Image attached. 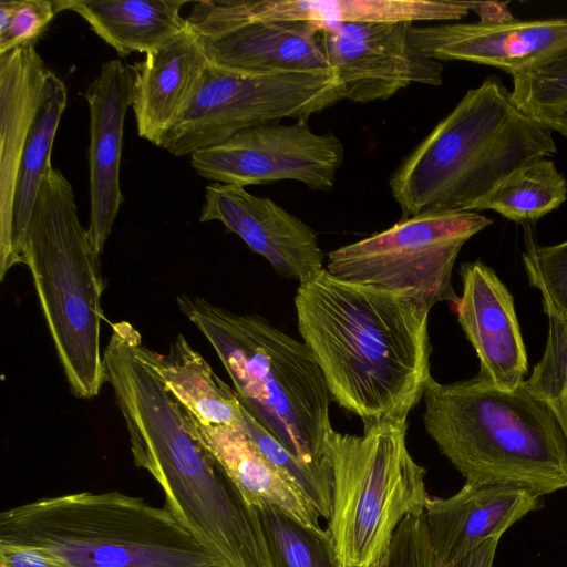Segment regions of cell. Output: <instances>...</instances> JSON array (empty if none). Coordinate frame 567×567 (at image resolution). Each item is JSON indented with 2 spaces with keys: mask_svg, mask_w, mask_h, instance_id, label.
<instances>
[{
  "mask_svg": "<svg viewBox=\"0 0 567 567\" xmlns=\"http://www.w3.org/2000/svg\"><path fill=\"white\" fill-rule=\"evenodd\" d=\"M523 260L526 274L540 281L555 308L567 320V240L540 246L526 226Z\"/></svg>",
  "mask_w": 567,
  "mask_h": 567,
  "instance_id": "obj_31",
  "label": "cell"
},
{
  "mask_svg": "<svg viewBox=\"0 0 567 567\" xmlns=\"http://www.w3.org/2000/svg\"><path fill=\"white\" fill-rule=\"evenodd\" d=\"M134 353L196 420L244 430L243 405L235 390L215 373L184 334H177L167 354L146 348L140 334Z\"/></svg>",
  "mask_w": 567,
  "mask_h": 567,
  "instance_id": "obj_23",
  "label": "cell"
},
{
  "mask_svg": "<svg viewBox=\"0 0 567 567\" xmlns=\"http://www.w3.org/2000/svg\"><path fill=\"white\" fill-rule=\"evenodd\" d=\"M424 425L466 484H503L538 496L567 488V441L546 403L523 382L501 390L475 377L431 378Z\"/></svg>",
  "mask_w": 567,
  "mask_h": 567,
  "instance_id": "obj_4",
  "label": "cell"
},
{
  "mask_svg": "<svg viewBox=\"0 0 567 567\" xmlns=\"http://www.w3.org/2000/svg\"><path fill=\"white\" fill-rule=\"evenodd\" d=\"M413 24L361 22L323 28L326 53L343 99L368 103L386 100L414 83L442 84L443 64L412 45Z\"/></svg>",
  "mask_w": 567,
  "mask_h": 567,
  "instance_id": "obj_12",
  "label": "cell"
},
{
  "mask_svg": "<svg viewBox=\"0 0 567 567\" xmlns=\"http://www.w3.org/2000/svg\"><path fill=\"white\" fill-rule=\"evenodd\" d=\"M244 432L257 447L279 468L286 472L312 502L327 522L332 509V470L329 461L311 464L289 452L264 429L243 406Z\"/></svg>",
  "mask_w": 567,
  "mask_h": 567,
  "instance_id": "obj_29",
  "label": "cell"
},
{
  "mask_svg": "<svg viewBox=\"0 0 567 567\" xmlns=\"http://www.w3.org/2000/svg\"><path fill=\"white\" fill-rule=\"evenodd\" d=\"M208 60L187 28L147 52L133 68V102L138 136L162 147L188 105Z\"/></svg>",
  "mask_w": 567,
  "mask_h": 567,
  "instance_id": "obj_21",
  "label": "cell"
},
{
  "mask_svg": "<svg viewBox=\"0 0 567 567\" xmlns=\"http://www.w3.org/2000/svg\"><path fill=\"white\" fill-rule=\"evenodd\" d=\"M567 199V181L549 158L520 166L503 177L472 208L494 210L516 223L536 220Z\"/></svg>",
  "mask_w": 567,
  "mask_h": 567,
  "instance_id": "obj_26",
  "label": "cell"
},
{
  "mask_svg": "<svg viewBox=\"0 0 567 567\" xmlns=\"http://www.w3.org/2000/svg\"><path fill=\"white\" fill-rule=\"evenodd\" d=\"M0 567H63V565L35 547L0 544Z\"/></svg>",
  "mask_w": 567,
  "mask_h": 567,
  "instance_id": "obj_33",
  "label": "cell"
},
{
  "mask_svg": "<svg viewBox=\"0 0 567 567\" xmlns=\"http://www.w3.org/2000/svg\"><path fill=\"white\" fill-rule=\"evenodd\" d=\"M0 544L39 548L63 567H226L165 506L116 491L3 511Z\"/></svg>",
  "mask_w": 567,
  "mask_h": 567,
  "instance_id": "obj_6",
  "label": "cell"
},
{
  "mask_svg": "<svg viewBox=\"0 0 567 567\" xmlns=\"http://www.w3.org/2000/svg\"><path fill=\"white\" fill-rule=\"evenodd\" d=\"M457 320L480 361L477 380L513 391L525 381L528 363L514 298L481 260L461 267Z\"/></svg>",
  "mask_w": 567,
  "mask_h": 567,
  "instance_id": "obj_16",
  "label": "cell"
},
{
  "mask_svg": "<svg viewBox=\"0 0 567 567\" xmlns=\"http://www.w3.org/2000/svg\"><path fill=\"white\" fill-rule=\"evenodd\" d=\"M540 293L547 317L544 353L525 385L542 399L554 414L567 441V321L553 305L540 281L527 275Z\"/></svg>",
  "mask_w": 567,
  "mask_h": 567,
  "instance_id": "obj_28",
  "label": "cell"
},
{
  "mask_svg": "<svg viewBox=\"0 0 567 567\" xmlns=\"http://www.w3.org/2000/svg\"><path fill=\"white\" fill-rule=\"evenodd\" d=\"M213 220L220 221L288 279L301 284L326 269L315 230L268 197L213 183L205 188L199 221Z\"/></svg>",
  "mask_w": 567,
  "mask_h": 567,
  "instance_id": "obj_14",
  "label": "cell"
},
{
  "mask_svg": "<svg viewBox=\"0 0 567 567\" xmlns=\"http://www.w3.org/2000/svg\"><path fill=\"white\" fill-rule=\"evenodd\" d=\"M556 152L551 131L489 75L403 158L389 186L402 217L426 209L472 212L508 173Z\"/></svg>",
  "mask_w": 567,
  "mask_h": 567,
  "instance_id": "obj_3",
  "label": "cell"
},
{
  "mask_svg": "<svg viewBox=\"0 0 567 567\" xmlns=\"http://www.w3.org/2000/svg\"><path fill=\"white\" fill-rule=\"evenodd\" d=\"M90 111V223L87 233L101 255L124 200L120 185L124 121L133 102V69L109 60L84 92Z\"/></svg>",
  "mask_w": 567,
  "mask_h": 567,
  "instance_id": "obj_17",
  "label": "cell"
},
{
  "mask_svg": "<svg viewBox=\"0 0 567 567\" xmlns=\"http://www.w3.org/2000/svg\"><path fill=\"white\" fill-rule=\"evenodd\" d=\"M68 104V89L55 74L27 141L16 181L10 250L0 265V281L17 265H23L27 227L41 184L53 167L51 153L56 131Z\"/></svg>",
  "mask_w": 567,
  "mask_h": 567,
  "instance_id": "obj_25",
  "label": "cell"
},
{
  "mask_svg": "<svg viewBox=\"0 0 567 567\" xmlns=\"http://www.w3.org/2000/svg\"><path fill=\"white\" fill-rule=\"evenodd\" d=\"M493 220L476 212L426 209L328 254L327 270L396 292L427 309L456 306L452 270L464 244Z\"/></svg>",
  "mask_w": 567,
  "mask_h": 567,
  "instance_id": "obj_9",
  "label": "cell"
},
{
  "mask_svg": "<svg viewBox=\"0 0 567 567\" xmlns=\"http://www.w3.org/2000/svg\"><path fill=\"white\" fill-rule=\"evenodd\" d=\"M54 1L12 0V17L0 33V54L33 44L56 14Z\"/></svg>",
  "mask_w": 567,
  "mask_h": 567,
  "instance_id": "obj_32",
  "label": "cell"
},
{
  "mask_svg": "<svg viewBox=\"0 0 567 567\" xmlns=\"http://www.w3.org/2000/svg\"><path fill=\"white\" fill-rule=\"evenodd\" d=\"M54 76L33 44L0 54V265L10 250L19 164Z\"/></svg>",
  "mask_w": 567,
  "mask_h": 567,
  "instance_id": "obj_19",
  "label": "cell"
},
{
  "mask_svg": "<svg viewBox=\"0 0 567 567\" xmlns=\"http://www.w3.org/2000/svg\"><path fill=\"white\" fill-rule=\"evenodd\" d=\"M188 413L195 432L249 505L275 506L307 527L322 528L319 512L300 486L274 464L244 430L204 424Z\"/></svg>",
  "mask_w": 567,
  "mask_h": 567,
  "instance_id": "obj_22",
  "label": "cell"
},
{
  "mask_svg": "<svg viewBox=\"0 0 567 567\" xmlns=\"http://www.w3.org/2000/svg\"><path fill=\"white\" fill-rule=\"evenodd\" d=\"M567 321V320H566Z\"/></svg>",
  "mask_w": 567,
  "mask_h": 567,
  "instance_id": "obj_37",
  "label": "cell"
},
{
  "mask_svg": "<svg viewBox=\"0 0 567 567\" xmlns=\"http://www.w3.org/2000/svg\"><path fill=\"white\" fill-rule=\"evenodd\" d=\"M295 308L331 398L364 430L406 423L432 378L430 309L327 269L299 284Z\"/></svg>",
  "mask_w": 567,
  "mask_h": 567,
  "instance_id": "obj_1",
  "label": "cell"
},
{
  "mask_svg": "<svg viewBox=\"0 0 567 567\" xmlns=\"http://www.w3.org/2000/svg\"><path fill=\"white\" fill-rule=\"evenodd\" d=\"M468 11L474 12L481 23L501 24L513 22L516 18L512 14L508 3L501 1H463Z\"/></svg>",
  "mask_w": 567,
  "mask_h": 567,
  "instance_id": "obj_34",
  "label": "cell"
},
{
  "mask_svg": "<svg viewBox=\"0 0 567 567\" xmlns=\"http://www.w3.org/2000/svg\"><path fill=\"white\" fill-rule=\"evenodd\" d=\"M512 79L515 101L532 117L539 120L567 106V52Z\"/></svg>",
  "mask_w": 567,
  "mask_h": 567,
  "instance_id": "obj_30",
  "label": "cell"
},
{
  "mask_svg": "<svg viewBox=\"0 0 567 567\" xmlns=\"http://www.w3.org/2000/svg\"><path fill=\"white\" fill-rule=\"evenodd\" d=\"M412 45L437 61L491 65L512 76L567 52V17L501 24L412 25Z\"/></svg>",
  "mask_w": 567,
  "mask_h": 567,
  "instance_id": "obj_15",
  "label": "cell"
},
{
  "mask_svg": "<svg viewBox=\"0 0 567 567\" xmlns=\"http://www.w3.org/2000/svg\"><path fill=\"white\" fill-rule=\"evenodd\" d=\"M134 464L159 484L165 507L226 567H274L259 513L208 451L188 411L148 372L115 392Z\"/></svg>",
  "mask_w": 567,
  "mask_h": 567,
  "instance_id": "obj_2",
  "label": "cell"
},
{
  "mask_svg": "<svg viewBox=\"0 0 567 567\" xmlns=\"http://www.w3.org/2000/svg\"><path fill=\"white\" fill-rule=\"evenodd\" d=\"M462 0H204L187 23L198 37H216L262 21H302L326 25L361 22L460 20L468 14Z\"/></svg>",
  "mask_w": 567,
  "mask_h": 567,
  "instance_id": "obj_13",
  "label": "cell"
},
{
  "mask_svg": "<svg viewBox=\"0 0 567 567\" xmlns=\"http://www.w3.org/2000/svg\"><path fill=\"white\" fill-rule=\"evenodd\" d=\"M501 537L495 535L485 539L454 567H493Z\"/></svg>",
  "mask_w": 567,
  "mask_h": 567,
  "instance_id": "obj_35",
  "label": "cell"
},
{
  "mask_svg": "<svg viewBox=\"0 0 567 567\" xmlns=\"http://www.w3.org/2000/svg\"><path fill=\"white\" fill-rule=\"evenodd\" d=\"M176 301L215 350L244 409L296 457L323 463L331 394L306 343L256 313L187 293Z\"/></svg>",
  "mask_w": 567,
  "mask_h": 567,
  "instance_id": "obj_5",
  "label": "cell"
},
{
  "mask_svg": "<svg viewBox=\"0 0 567 567\" xmlns=\"http://www.w3.org/2000/svg\"><path fill=\"white\" fill-rule=\"evenodd\" d=\"M184 0H56V12L73 11L120 56L147 53L187 28Z\"/></svg>",
  "mask_w": 567,
  "mask_h": 567,
  "instance_id": "obj_24",
  "label": "cell"
},
{
  "mask_svg": "<svg viewBox=\"0 0 567 567\" xmlns=\"http://www.w3.org/2000/svg\"><path fill=\"white\" fill-rule=\"evenodd\" d=\"M540 496L514 485L464 486L430 497L424 516L434 567H454L485 539L499 535L540 506Z\"/></svg>",
  "mask_w": 567,
  "mask_h": 567,
  "instance_id": "obj_18",
  "label": "cell"
},
{
  "mask_svg": "<svg viewBox=\"0 0 567 567\" xmlns=\"http://www.w3.org/2000/svg\"><path fill=\"white\" fill-rule=\"evenodd\" d=\"M538 121L551 132H558L560 135L567 137V106Z\"/></svg>",
  "mask_w": 567,
  "mask_h": 567,
  "instance_id": "obj_36",
  "label": "cell"
},
{
  "mask_svg": "<svg viewBox=\"0 0 567 567\" xmlns=\"http://www.w3.org/2000/svg\"><path fill=\"white\" fill-rule=\"evenodd\" d=\"M406 429L391 423L360 436L327 433L333 482L327 530L341 567H380L400 523L424 513L426 471L408 450Z\"/></svg>",
  "mask_w": 567,
  "mask_h": 567,
  "instance_id": "obj_8",
  "label": "cell"
},
{
  "mask_svg": "<svg viewBox=\"0 0 567 567\" xmlns=\"http://www.w3.org/2000/svg\"><path fill=\"white\" fill-rule=\"evenodd\" d=\"M23 265L32 276L72 394L99 395L105 382L100 255L80 221L71 183L53 167L41 184L27 227Z\"/></svg>",
  "mask_w": 567,
  "mask_h": 567,
  "instance_id": "obj_7",
  "label": "cell"
},
{
  "mask_svg": "<svg viewBox=\"0 0 567 567\" xmlns=\"http://www.w3.org/2000/svg\"><path fill=\"white\" fill-rule=\"evenodd\" d=\"M256 508L274 567H341L327 529L307 527L275 506Z\"/></svg>",
  "mask_w": 567,
  "mask_h": 567,
  "instance_id": "obj_27",
  "label": "cell"
},
{
  "mask_svg": "<svg viewBox=\"0 0 567 567\" xmlns=\"http://www.w3.org/2000/svg\"><path fill=\"white\" fill-rule=\"evenodd\" d=\"M196 38L208 62L238 72H334L322 31L310 22H252L216 37Z\"/></svg>",
  "mask_w": 567,
  "mask_h": 567,
  "instance_id": "obj_20",
  "label": "cell"
},
{
  "mask_svg": "<svg viewBox=\"0 0 567 567\" xmlns=\"http://www.w3.org/2000/svg\"><path fill=\"white\" fill-rule=\"evenodd\" d=\"M343 158V144L332 133H316L307 122H277L245 128L199 150L190 163L214 183L245 187L288 179L330 192Z\"/></svg>",
  "mask_w": 567,
  "mask_h": 567,
  "instance_id": "obj_11",
  "label": "cell"
},
{
  "mask_svg": "<svg viewBox=\"0 0 567 567\" xmlns=\"http://www.w3.org/2000/svg\"><path fill=\"white\" fill-rule=\"evenodd\" d=\"M343 99L336 72L250 74L207 63L162 148L175 156L218 144L248 127L307 122Z\"/></svg>",
  "mask_w": 567,
  "mask_h": 567,
  "instance_id": "obj_10",
  "label": "cell"
}]
</instances>
